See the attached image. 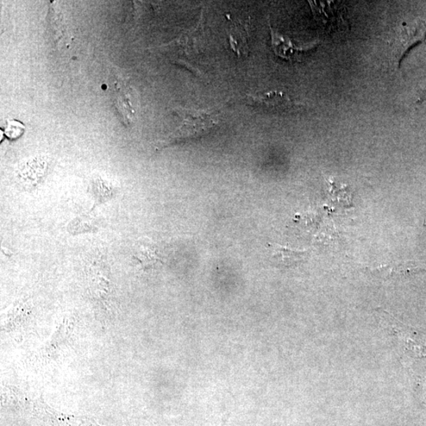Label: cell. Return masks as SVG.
<instances>
[{
	"label": "cell",
	"mask_w": 426,
	"mask_h": 426,
	"mask_svg": "<svg viewBox=\"0 0 426 426\" xmlns=\"http://www.w3.org/2000/svg\"><path fill=\"white\" fill-rule=\"evenodd\" d=\"M177 114L181 117L179 126L172 135L173 139H186L208 132L217 121L211 112L180 108Z\"/></svg>",
	"instance_id": "cell-1"
},
{
	"label": "cell",
	"mask_w": 426,
	"mask_h": 426,
	"mask_svg": "<svg viewBox=\"0 0 426 426\" xmlns=\"http://www.w3.org/2000/svg\"><path fill=\"white\" fill-rule=\"evenodd\" d=\"M426 39V22L417 20L410 23H404L396 30L392 47V57L399 66L408 50Z\"/></svg>",
	"instance_id": "cell-2"
},
{
	"label": "cell",
	"mask_w": 426,
	"mask_h": 426,
	"mask_svg": "<svg viewBox=\"0 0 426 426\" xmlns=\"http://www.w3.org/2000/svg\"><path fill=\"white\" fill-rule=\"evenodd\" d=\"M247 100L256 109L275 114H284L292 109L294 106L291 98L281 91H271L261 96L247 95Z\"/></svg>",
	"instance_id": "cell-3"
},
{
	"label": "cell",
	"mask_w": 426,
	"mask_h": 426,
	"mask_svg": "<svg viewBox=\"0 0 426 426\" xmlns=\"http://www.w3.org/2000/svg\"><path fill=\"white\" fill-rule=\"evenodd\" d=\"M270 259L275 267L291 268L302 264L309 258L308 249H293L279 244H270Z\"/></svg>",
	"instance_id": "cell-4"
},
{
	"label": "cell",
	"mask_w": 426,
	"mask_h": 426,
	"mask_svg": "<svg viewBox=\"0 0 426 426\" xmlns=\"http://www.w3.org/2000/svg\"><path fill=\"white\" fill-rule=\"evenodd\" d=\"M272 46L275 55L290 61H300L301 53L307 48L298 47L287 37L275 32L270 26Z\"/></svg>",
	"instance_id": "cell-5"
},
{
	"label": "cell",
	"mask_w": 426,
	"mask_h": 426,
	"mask_svg": "<svg viewBox=\"0 0 426 426\" xmlns=\"http://www.w3.org/2000/svg\"><path fill=\"white\" fill-rule=\"evenodd\" d=\"M135 256L144 267L153 266L160 261L155 244L148 239H141L137 241Z\"/></svg>",
	"instance_id": "cell-6"
}]
</instances>
